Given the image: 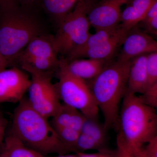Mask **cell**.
Here are the masks:
<instances>
[{
    "mask_svg": "<svg viewBox=\"0 0 157 157\" xmlns=\"http://www.w3.org/2000/svg\"><path fill=\"white\" fill-rule=\"evenodd\" d=\"M36 11L20 7L0 12V51L9 65L33 39L45 34Z\"/></svg>",
    "mask_w": 157,
    "mask_h": 157,
    "instance_id": "3957f363",
    "label": "cell"
},
{
    "mask_svg": "<svg viewBox=\"0 0 157 157\" xmlns=\"http://www.w3.org/2000/svg\"><path fill=\"white\" fill-rule=\"evenodd\" d=\"M108 131L104 124H101L98 119L86 118L80 132L88 136L98 144L101 151H104L109 149L107 146Z\"/></svg>",
    "mask_w": 157,
    "mask_h": 157,
    "instance_id": "e0dca14e",
    "label": "cell"
},
{
    "mask_svg": "<svg viewBox=\"0 0 157 157\" xmlns=\"http://www.w3.org/2000/svg\"><path fill=\"white\" fill-rule=\"evenodd\" d=\"M2 151L7 157H45L41 153L26 146L11 133L5 138Z\"/></svg>",
    "mask_w": 157,
    "mask_h": 157,
    "instance_id": "ac0fdd59",
    "label": "cell"
},
{
    "mask_svg": "<svg viewBox=\"0 0 157 157\" xmlns=\"http://www.w3.org/2000/svg\"><path fill=\"white\" fill-rule=\"evenodd\" d=\"M144 148L150 157H157V135L150 140Z\"/></svg>",
    "mask_w": 157,
    "mask_h": 157,
    "instance_id": "4316f807",
    "label": "cell"
},
{
    "mask_svg": "<svg viewBox=\"0 0 157 157\" xmlns=\"http://www.w3.org/2000/svg\"><path fill=\"white\" fill-rule=\"evenodd\" d=\"M77 157H116V150L113 151L110 149L106 150L97 151L94 153L86 152L76 153Z\"/></svg>",
    "mask_w": 157,
    "mask_h": 157,
    "instance_id": "d4e9b609",
    "label": "cell"
},
{
    "mask_svg": "<svg viewBox=\"0 0 157 157\" xmlns=\"http://www.w3.org/2000/svg\"><path fill=\"white\" fill-rule=\"evenodd\" d=\"M92 0H81L58 26L54 43L58 55L67 59L86 42L91 34L88 12Z\"/></svg>",
    "mask_w": 157,
    "mask_h": 157,
    "instance_id": "5b68a950",
    "label": "cell"
},
{
    "mask_svg": "<svg viewBox=\"0 0 157 157\" xmlns=\"http://www.w3.org/2000/svg\"><path fill=\"white\" fill-rule=\"evenodd\" d=\"M140 24L143 30L149 34L157 36V0L152 6L145 18Z\"/></svg>",
    "mask_w": 157,
    "mask_h": 157,
    "instance_id": "44dd1931",
    "label": "cell"
},
{
    "mask_svg": "<svg viewBox=\"0 0 157 157\" xmlns=\"http://www.w3.org/2000/svg\"><path fill=\"white\" fill-rule=\"evenodd\" d=\"M107 1V0H101V2H104V1Z\"/></svg>",
    "mask_w": 157,
    "mask_h": 157,
    "instance_id": "836d02e7",
    "label": "cell"
},
{
    "mask_svg": "<svg viewBox=\"0 0 157 157\" xmlns=\"http://www.w3.org/2000/svg\"><path fill=\"white\" fill-rule=\"evenodd\" d=\"M131 0H107L101 2L89 10L90 25L96 31L117 27L120 24L121 8Z\"/></svg>",
    "mask_w": 157,
    "mask_h": 157,
    "instance_id": "9c48e42d",
    "label": "cell"
},
{
    "mask_svg": "<svg viewBox=\"0 0 157 157\" xmlns=\"http://www.w3.org/2000/svg\"><path fill=\"white\" fill-rule=\"evenodd\" d=\"M117 131L131 147H143L157 135L156 110L141 96L126 92L121 105Z\"/></svg>",
    "mask_w": 157,
    "mask_h": 157,
    "instance_id": "277c9868",
    "label": "cell"
},
{
    "mask_svg": "<svg viewBox=\"0 0 157 157\" xmlns=\"http://www.w3.org/2000/svg\"></svg>",
    "mask_w": 157,
    "mask_h": 157,
    "instance_id": "8d00e7d4",
    "label": "cell"
},
{
    "mask_svg": "<svg viewBox=\"0 0 157 157\" xmlns=\"http://www.w3.org/2000/svg\"><path fill=\"white\" fill-rule=\"evenodd\" d=\"M131 147L134 157H150L146 153L144 147Z\"/></svg>",
    "mask_w": 157,
    "mask_h": 157,
    "instance_id": "f546056e",
    "label": "cell"
},
{
    "mask_svg": "<svg viewBox=\"0 0 157 157\" xmlns=\"http://www.w3.org/2000/svg\"><path fill=\"white\" fill-rule=\"evenodd\" d=\"M116 140V157H134L132 147L119 133H117Z\"/></svg>",
    "mask_w": 157,
    "mask_h": 157,
    "instance_id": "603a6c76",
    "label": "cell"
},
{
    "mask_svg": "<svg viewBox=\"0 0 157 157\" xmlns=\"http://www.w3.org/2000/svg\"><path fill=\"white\" fill-rule=\"evenodd\" d=\"M31 84L25 71L14 67L0 71V104L19 103L24 98Z\"/></svg>",
    "mask_w": 157,
    "mask_h": 157,
    "instance_id": "ba28073f",
    "label": "cell"
},
{
    "mask_svg": "<svg viewBox=\"0 0 157 157\" xmlns=\"http://www.w3.org/2000/svg\"><path fill=\"white\" fill-rule=\"evenodd\" d=\"M147 54L139 56L131 60L128 78L127 90L128 92L143 95L147 90L148 87L147 65Z\"/></svg>",
    "mask_w": 157,
    "mask_h": 157,
    "instance_id": "4fadbf2b",
    "label": "cell"
},
{
    "mask_svg": "<svg viewBox=\"0 0 157 157\" xmlns=\"http://www.w3.org/2000/svg\"><path fill=\"white\" fill-rule=\"evenodd\" d=\"M118 59L131 61L136 57L157 52V40L137 26L131 30L124 39Z\"/></svg>",
    "mask_w": 157,
    "mask_h": 157,
    "instance_id": "30bf717a",
    "label": "cell"
},
{
    "mask_svg": "<svg viewBox=\"0 0 157 157\" xmlns=\"http://www.w3.org/2000/svg\"><path fill=\"white\" fill-rule=\"evenodd\" d=\"M156 37L157 39V36H156Z\"/></svg>",
    "mask_w": 157,
    "mask_h": 157,
    "instance_id": "d590c367",
    "label": "cell"
},
{
    "mask_svg": "<svg viewBox=\"0 0 157 157\" xmlns=\"http://www.w3.org/2000/svg\"><path fill=\"white\" fill-rule=\"evenodd\" d=\"M20 7L32 10H36L40 6V0H16Z\"/></svg>",
    "mask_w": 157,
    "mask_h": 157,
    "instance_id": "83f0119b",
    "label": "cell"
},
{
    "mask_svg": "<svg viewBox=\"0 0 157 157\" xmlns=\"http://www.w3.org/2000/svg\"><path fill=\"white\" fill-rule=\"evenodd\" d=\"M145 103L157 111V80L141 96Z\"/></svg>",
    "mask_w": 157,
    "mask_h": 157,
    "instance_id": "cb8c5ba5",
    "label": "cell"
},
{
    "mask_svg": "<svg viewBox=\"0 0 157 157\" xmlns=\"http://www.w3.org/2000/svg\"><path fill=\"white\" fill-rule=\"evenodd\" d=\"M148 87L157 80V52L148 54L147 55Z\"/></svg>",
    "mask_w": 157,
    "mask_h": 157,
    "instance_id": "7402d4cb",
    "label": "cell"
},
{
    "mask_svg": "<svg viewBox=\"0 0 157 157\" xmlns=\"http://www.w3.org/2000/svg\"><path fill=\"white\" fill-rule=\"evenodd\" d=\"M0 157H7L6 154L3 152V151L1 152V154H0Z\"/></svg>",
    "mask_w": 157,
    "mask_h": 157,
    "instance_id": "d6a6232c",
    "label": "cell"
},
{
    "mask_svg": "<svg viewBox=\"0 0 157 157\" xmlns=\"http://www.w3.org/2000/svg\"><path fill=\"white\" fill-rule=\"evenodd\" d=\"M9 65L8 61L4 57L0 51V71L7 68Z\"/></svg>",
    "mask_w": 157,
    "mask_h": 157,
    "instance_id": "4dcf8cb0",
    "label": "cell"
},
{
    "mask_svg": "<svg viewBox=\"0 0 157 157\" xmlns=\"http://www.w3.org/2000/svg\"><path fill=\"white\" fill-rule=\"evenodd\" d=\"M58 55L54 43V36L44 34L33 39L17 57L55 58H58Z\"/></svg>",
    "mask_w": 157,
    "mask_h": 157,
    "instance_id": "5bb4252c",
    "label": "cell"
},
{
    "mask_svg": "<svg viewBox=\"0 0 157 157\" xmlns=\"http://www.w3.org/2000/svg\"><path fill=\"white\" fill-rule=\"evenodd\" d=\"M19 7L16 0H0V12L14 11Z\"/></svg>",
    "mask_w": 157,
    "mask_h": 157,
    "instance_id": "484cf974",
    "label": "cell"
},
{
    "mask_svg": "<svg viewBox=\"0 0 157 157\" xmlns=\"http://www.w3.org/2000/svg\"><path fill=\"white\" fill-rule=\"evenodd\" d=\"M54 129L61 142L65 148L70 153L73 152L76 153V143L80 132L67 127Z\"/></svg>",
    "mask_w": 157,
    "mask_h": 157,
    "instance_id": "ffe728a7",
    "label": "cell"
},
{
    "mask_svg": "<svg viewBox=\"0 0 157 157\" xmlns=\"http://www.w3.org/2000/svg\"><path fill=\"white\" fill-rule=\"evenodd\" d=\"M30 74L31 84L27 98L31 107L47 118L52 117L61 106L56 84L52 82L53 74L35 70L25 71Z\"/></svg>",
    "mask_w": 157,
    "mask_h": 157,
    "instance_id": "52a82bcc",
    "label": "cell"
},
{
    "mask_svg": "<svg viewBox=\"0 0 157 157\" xmlns=\"http://www.w3.org/2000/svg\"><path fill=\"white\" fill-rule=\"evenodd\" d=\"M2 113V112H1V109H0V113Z\"/></svg>",
    "mask_w": 157,
    "mask_h": 157,
    "instance_id": "e575fe53",
    "label": "cell"
},
{
    "mask_svg": "<svg viewBox=\"0 0 157 157\" xmlns=\"http://www.w3.org/2000/svg\"><path fill=\"white\" fill-rule=\"evenodd\" d=\"M129 32L121 25L119 30L110 39L95 47L88 48L74 55L67 59V61L70 62L81 58L103 60L107 61L113 56L118 48L122 45L125 37Z\"/></svg>",
    "mask_w": 157,
    "mask_h": 157,
    "instance_id": "8fae6325",
    "label": "cell"
},
{
    "mask_svg": "<svg viewBox=\"0 0 157 157\" xmlns=\"http://www.w3.org/2000/svg\"><path fill=\"white\" fill-rule=\"evenodd\" d=\"M18 103L13 114L11 134L26 146L45 155L70 153L48 118L31 107L27 98Z\"/></svg>",
    "mask_w": 157,
    "mask_h": 157,
    "instance_id": "6da1fadb",
    "label": "cell"
},
{
    "mask_svg": "<svg viewBox=\"0 0 157 157\" xmlns=\"http://www.w3.org/2000/svg\"><path fill=\"white\" fill-rule=\"evenodd\" d=\"M7 124L8 122H7V120L3 116L1 113H0V151H1V148L2 147L3 144L6 137L5 136H6ZM1 152L0 151V154Z\"/></svg>",
    "mask_w": 157,
    "mask_h": 157,
    "instance_id": "f1b7e54d",
    "label": "cell"
},
{
    "mask_svg": "<svg viewBox=\"0 0 157 157\" xmlns=\"http://www.w3.org/2000/svg\"><path fill=\"white\" fill-rule=\"evenodd\" d=\"M51 123L54 128H70L80 132L86 117L73 107L62 104L58 111L52 117Z\"/></svg>",
    "mask_w": 157,
    "mask_h": 157,
    "instance_id": "9a60e30c",
    "label": "cell"
},
{
    "mask_svg": "<svg viewBox=\"0 0 157 157\" xmlns=\"http://www.w3.org/2000/svg\"><path fill=\"white\" fill-rule=\"evenodd\" d=\"M57 71L59 81L56 84L63 104L75 108L87 118L98 119L99 110L89 86L86 82L73 76L65 68L60 56Z\"/></svg>",
    "mask_w": 157,
    "mask_h": 157,
    "instance_id": "8992f818",
    "label": "cell"
},
{
    "mask_svg": "<svg viewBox=\"0 0 157 157\" xmlns=\"http://www.w3.org/2000/svg\"><path fill=\"white\" fill-rule=\"evenodd\" d=\"M52 157H77V156L76 153H75V154H67L57 155Z\"/></svg>",
    "mask_w": 157,
    "mask_h": 157,
    "instance_id": "1f68e13d",
    "label": "cell"
},
{
    "mask_svg": "<svg viewBox=\"0 0 157 157\" xmlns=\"http://www.w3.org/2000/svg\"><path fill=\"white\" fill-rule=\"evenodd\" d=\"M81 0H40V6L58 26Z\"/></svg>",
    "mask_w": 157,
    "mask_h": 157,
    "instance_id": "2e32d148",
    "label": "cell"
},
{
    "mask_svg": "<svg viewBox=\"0 0 157 157\" xmlns=\"http://www.w3.org/2000/svg\"><path fill=\"white\" fill-rule=\"evenodd\" d=\"M62 56L66 69L68 72L78 78L86 82L92 80L101 73L107 65V61L96 59H76L70 62Z\"/></svg>",
    "mask_w": 157,
    "mask_h": 157,
    "instance_id": "7c38bea8",
    "label": "cell"
},
{
    "mask_svg": "<svg viewBox=\"0 0 157 157\" xmlns=\"http://www.w3.org/2000/svg\"><path fill=\"white\" fill-rule=\"evenodd\" d=\"M131 61L117 59L107 63L89 86L107 130L117 131L121 104L126 93Z\"/></svg>",
    "mask_w": 157,
    "mask_h": 157,
    "instance_id": "7a4b0ae2",
    "label": "cell"
},
{
    "mask_svg": "<svg viewBox=\"0 0 157 157\" xmlns=\"http://www.w3.org/2000/svg\"><path fill=\"white\" fill-rule=\"evenodd\" d=\"M120 28L121 25L120 24L117 27L114 28L96 31L95 33L91 34L84 44L73 52L66 59H68L71 57L80 52L88 48H93L107 41L114 36L119 30Z\"/></svg>",
    "mask_w": 157,
    "mask_h": 157,
    "instance_id": "d6986e66",
    "label": "cell"
}]
</instances>
